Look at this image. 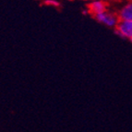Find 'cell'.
Wrapping results in <instances>:
<instances>
[{
	"label": "cell",
	"instance_id": "obj_1",
	"mask_svg": "<svg viewBox=\"0 0 132 132\" xmlns=\"http://www.w3.org/2000/svg\"><path fill=\"white\" fill-rule=\"evenodd\" d=\"M94 18L96 19L98 22L103 23L104 25L109 27V28H116L118 24V22L120 21L118 19V16L114 13H111V12H108V11H105L104 13L95 16Z\"/></svg>",
	"mask_w": 132,
	"mask_h": 132
},
{
	"label": "cell",
	"instance_id": "obj_2",
	"mask_svg": "<svg viewBox=\"0 0 132 132\" xmlns=\"http://www.w3.org/2000/svg\"><path fill=\"white\" fill-rule=\"evenodd\" d=\"M114 29L117 34L123 38H127L132 42V21L120 20Z\"/></svg>",
	"mask_w": 132,
	"mask_h": 132
},
{
	"label": "cell",
	"instance_id": "obj_3",
	"mask_svg": "<svg viewBox=\"0 0 132 132\" xmlns=\"http://www.w3.org/2000/svg\"><path fill=\"white\" fill-rule=\"evenodd\" d=\"M88 10L90 14H93L95 17V16L107 11V4L104 0H93L89 4Z\"/></svg>",
	"mask_w": 132,
	"mask_h": 132
},
{
	"label": "cell",
	"instance_id": "obj_4",
	"mask_svg": "<svg viewBox=\"0 0 132 132\" xmlns=\"http://www.w3.org/2000/svg\"><path fill=\"white\" fill-rule=\"evenodd\" d=\"M119 20L123 21H132V1L128 2L119 10L118 14Z\"/></svg>",
	"mask_w": 132,
	"mask_h": 132
},
{
	"label": "cell",
	"instance_id": "obj_5",
	"mask_svg": "<svg viewBox=\"0 0 132 132\" xmlns=\"http://www.w3.org/2000/svg\"><path fill=\"white\" fill-rule=\"evenodd\" d=\"M44 4L47 7H58L60 6V3L56 0H45Z\"/></svg>",
	"mask_w": 132,
	"mask_h": 132
},
{
	"label": "cell",
	"instance_id": "obj_6",
	"mask_svg": "<svg viewBox=\"0 0 132 132\" xmlns=\"http://www.w3.org/2000/svg\"><path fill=\"white\" fill-rule=\"evenodd\" d=\"M118 1H122V0H118Z\"/></svg>",
	"mask_w": 132,
	"mask_h": 132
}]
</instances>
